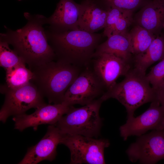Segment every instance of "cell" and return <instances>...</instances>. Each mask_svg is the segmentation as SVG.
<instances>
[{"label":"cell","mask_w":164,"mask_h":164,"mask_svg":"<svg viewBox=\"0 0 164 164\" xmlns=\"http://www.w3.org/2000/svg\"><path fill=\"white\" fill-rule=\"evenodd\" d=\"M24 15L26 25L16 30L6 27V32L0 34V41L11 45L30 70L55 60V55L43 26L45 16L28 12Z\"/></svg>","instance_id":"6da1fadb"},{"label":"cell","mask_w":164,"mask_h":164,"mask_svg":"<svg viewBox=\"0 0 164 164\" xmlns=\"http://www.w3.org/2000/svg\"><path fill=\"white\" fill-rule=\"evenodd\" d=\"M49 43L56 61L69 63L80 68L88 66L103 35L80 29L57 31L45 29Z\"/></svg>","instance_id":"7a4b0ae2"},{"label":"cell","mask_w":164,"mask_h":164,"mask_svg":"<svg viewBox=\"0 0 164 164\" xmlns=\"http://www.w3.org/2000/svg\"><path fill=\"white\" fill-rule=\"evenodd\" d=\"M81 69L69 63L52 61L30 69L33 76L30 82L49 104H60L67 90L81 72Z\"/></svg>","instance_id":"3957f363"},{"label":"cell","mask_w":164,"mask_h":164,"mask_svg":"<svg viewBox=\"0 0 164 164\" xmlns=\"http://www.w3.org/2000/svg\"><path fill=\"white\" fill-rule=\"evenodd\" d=\"M150 84L145 74L132 68L122 81L116 83L100 98L103 101L110 98L117 100L125 107L127 118L131 117L142 105L156 101L155 91Z\"/></svg>","instance_id":"277c9868"},{"label":"cell","mask_w":164,"mask_h":164,"mask_svg":"<svg viewBox=\"0 0 164 164\" xmlns=\"http://www.w3.org/2000/svg\"><path fill=\"white\" fill-rule=\"evenodd\" d=\"M103 102L100 98L79 108L71 106L55 125L63 134L97 138L102 125L99 110Z\"/></svg>","instance_id":"5b68a950"},{"label":"cell","mask_w":164,"mask_h":164,"mask_svg":"<svg viewBox=\"0 0 164 164\" xmlns=\"http://www.w3.org/2000/svg\"><path fill=\"white\" fill-rule=\"evenodd\" d=\"M1 90L5 95L4 103L0 111V120L3 123L11 116L22 114L31 108H37L46 104L43 96L30 82L15 89L4 85Z\"/></svg>","instance_id":"8992f818"},{"label":"cell","mask_w":164,"mask_h":164,"mask_svg":"<svg viewBox=\"0 0 164 164\" xmlns=\"http://www.w3.org/2000/svg\"><path fill=\"white\" fill-rule=\"evenodd\" d=\"M70 152V164H104L105 148L109 141L79 135L64 134L61 143Z\"/></svg>","instance_id":"52a82bcc"},{"label":"cell","mask_w":164,"mask_h":164,"mask_svg":"<svg viewBox=\"0 0 164 164\" xmlns=\"http://www.w3.org/2000/svg\"><path fill=\"white\" fill-rule=\"evenodd\" d=\"M106 89L89 66L84 68L66 91L62 103L84 106L100 98Z\"/></svg>","instance_id":"ba28073f"},{"label":"cell","mask_w":164,"mask_h":164,"mask_svg":"<svg viewBox=\"0 0 164 164\" xmlns=\"http://www.w3.org/2000/svg\"><path fill=\"white\" fill-rule=\"evenodd\" d=\"M129 160L145 164H154L164 159V132L153 130L139 136L126 150Z\"/></svg>","instance_id":"9c48e42d"},{"label":"cell","mask_w":164,"mask_h":164,"mask_svg":"<svg viewBox=\"0 0 164 164\" xmlns=\"http://www.w3.org/2000/svg\"><path fill=\"white\" fill-rule=\"evenodd\" d=\"M149 108L135 117L127 118L126 122L119 128L120 135L124 141L132 136H139L150 130H162L164 123V107L155 101Z\"/></svg>","instance_id":"30bf717a"},{"label":"cell","mask_w":164,"mask_h":164,"mask_svg":"<svg viewBox=\"0 0 164 164\" xmlns=\"http://www.w3.org/2000/svg\"><path fill=\"white\" fill-rule=\"evenodd\" d=\"M71 106L63 103L53 104H46L36 108L31 114L24 113L14 116L12 120L15 122V128L22 132L32 127L36 131L41 125H55L68 112Z\"/></svg>","instance_id":"8fae6325"},{"label":"cell","mask_w":164,"mask_h":164,"mask_svg":"<svg viewBox=\"0 0 164 164\" xmlns=\"http://www.w3.org/2000/svg\"><path fill=\"white\" fill-rule=\"evenodd\" d=\"M93 58L92 68L106 91L115 84L119 77L125 76L132 68V64L112 54L102 53Z\"/></svg>","instance_id":"7c38bea8"},{"label":"cell","mask_w":164,"mask_h":164,"mask_svg":"<svg viewBox=\"0 0 164 164\" xmlns=\"http://www.w3.org/2000/svg\"><path fill=\"white\" fill-rule=\"evenodd\" d=\"M64 134L55 125H50L45 135L35 145L29 148L19 164H36L44 160H53L58 145L61 144Z\"/></svg>","instance_id":"4fadbf2b"},{"label":"cell","mask_w":164,"mask_h":164,"mask_svg":"<svg viewBox=\"0 0 164 164\" xmlns=\"http://www.w3.org/2000/svg\"><path fill=\"white\" fill-rule=\"evenodd\" d=\"M80 4L73 0H60L53 13L44 17L45 24L50 29L57 31L80 29L79 21Z\"/></svg>","instance_id":"5bb4252c"},{"label":"cell","mask_w":164,"mask_h":164,"mask_svg":"<svg viewBox=\"0 0 164 164\" xmlns=\"http://www.w3.org/2000/svg\"><path fill=\"white\" fill-rule=\"evenodd\" d=\"M80 4L79 29L95 33L104 29L108 15V6L104 4L103 6L94 0H85Z\"/></svg>","instance_id":"9a60e30c"},{"label":"cell","mask_w":164,"mask_h":164,"mask_svg":"<svg viewBox=\"0 0 164 164\" xmlns=\"http://www.w3.org/2000/svg\"><path fill=\"white\" fill-rule=\"evenodd\" d=\"M136 25L156 36L164 27V0H153L144 5L134 20Z\"/></svg>","instance_id":"2e32d148"},{"label":"cell","mask_w":164,"mask_h":164,"mask_svg":"<svg viewBox=\"0 0 164 164\" xmlns=\"http://www.w3.org/2000/svg\"><path fill=\"white\" fill-rule=\"evenodd\" d=\"M102 53L113 54L132 64L133 55L131 49L128 32L113 35L101 43L97 48L94 55Z\"/></svg>","instance_id":"e0dca14e"},{"label":"cell","mask_w":164,"mask_h":164,"mask_svg":"<svg viewBox=\"0 0 164 164\" xmlns=\"http://www.w3.org/2000/svg\"><path fill=\"white\" fill-rule=\"evenodd\" d=\"M108 15L103 35L107 38L115 34L127 32L134 21L132 11L107 6Z\"/></svg>","instance_id":"ac0fdd59"},{"label":"cell","mask_w":164,"mask_h":164,"mask_svg":"<svg viewBox=\"0 0 164 164\" xmlns=\"http://www.w3.org/2000/svg\"><path fill=\"white\" fill-rule=\"evenodd\" d=\"M164 58V35H158L145 52L133 56L134 68L145 74L149 66Z\"/></svg>","instance_id":"d6986e66"},{"label":"cell","mask_w":164,"mask_h":164,"mask_svg":"<svg viewBox=\"0 0 164 164\" xmlns=\"http://www.w3.org/2000/svg\"><path fill=\"white\" fill-rule=\"evenodd\" d=\"M133 56L145 52L156 36L147 29L136 25L128 32Z\"/></svg>","instance_id":"ffe728a7"},{"label":"cell","mask_w":164,"mask_h":164,"mask_svg":"<svg viewBox=\"0 0 164 164\" xmlns=\"http://www.w3.org/2000/svg\"><path fill=\"white\" fill-rule=\"evenodd\" d=\"M23 62L6 70L5 85L9 88L15 89L24 86L29 83L32 78V71L26 67Z\"/></svg>","instance_id":"44dd1931"},{"label":"cell","mask_w":164,"mask_h":164,"mask_svg":"<svg viewBox=\"0 0 164 164\" xmlns=\"http://www.w3.org/2000/svg\"><path fill=\"white\" fill-rule=\"evenodd\" d=\"M9 45L6 42L0 41V66L5 70L25 62L13 50L10 49Z\"/></svg>","instance_id":"7402d4cb"},{"label":"cell","mask_w":164,"mask_h":164,"mask_svg":"<svg viewBox=\"0 0 164 164\" xmlns=\"http://www.w3.org/2000/svg\"><path fill=\"white\" fill-rule=\"evenodd\" d=\"M146 76L154 90L164 82V58L151 68Z\"/></svg>","instance_id":"603a6c76"},{"label":"cell","mask_w":164,"mask_h":164,"mask_svg":"<svg viewBox=\"0 0 164 164\" xmlns=\"http://www.w3.org/2000/svg\"><path fill=\"white\" fill-rule=\"evenodd\" d=\"M106 5L133 12L148 2L145 0H101Z\"/></svg>","instance_id":"cb8c5ba5"},{"label":"cell","mask_w":164,"mask_h":164,"mask_svg":"<svg viewBox=\"0 0 164 164\" xmlns=\"http://www.w3.org/2000/svg\"><path fill=\"white\" fill-rule=\"evenodd\" d=\"M155 90L156 101L159 102L161 105L164 107V82Z\"/></svg>","instance_id":"d4e9b609"},{"label":"cell","mask_w":164,"mask_h":164,"mask_svg":"<svg viewBox=\"0 0 164 164\" xmlns=\"http://www.w3.org/2000/svg\"><path fill=\"white\" fill-rule=\"evenodd\" d=\"M162 130L164 132V123L163 128V129Z\"/></svg>","instance_id":"484cf974"},{"label":"cell","mask_w":164,"mask_h":164,"mask_svg":"<svg viewBox=\"0 0 164 164\" xmlns=\"http://www.w3.org/2000/svg\"><path fill=\"white\" fill-rule=\"evenodd\" d=\"M19 1H21V0H18Z\"/></svg>","instance_id":"4316f807"}]
</instances>
